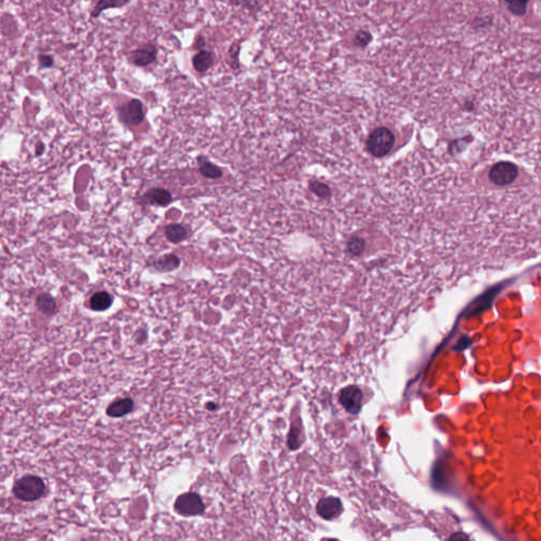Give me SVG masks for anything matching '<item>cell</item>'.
<instances>
[{
    "label": "cell",
    "instance_id": "cell-1",
    "mask_svg": "<svg viewBox=\"0 0 541 541\" xmlns=\"http://www.w3.org/2000/svg\"><path fill=\"white\" fill-rule=\"evenodd\" d=\"M46 491L45 482L36 476H26L16 481L13 487V492L19 500L35 501L41 499Z\"/></svg>",
    "mask_w": 541,
    "mask_h": 541
},
{
    "label": "cell",
    "instance_id": "cell-2",
    "mask_svg": "<svg viewBox=\"0 0 541 541\" xmlns=\"http://www.w3.org/2000/svg\"><path fill=\"white\" fill-rule=\"evenodd\" d=\"M395 142L394 134L386 127H379L373 130L367 140V149L371 156L383 158L392 149Z\"/></svg>",
    "mask_w": 541,
    "mask_h": 541
},
{
    "label": "cell",
    "instance_id": "cell-3",
    "mask_svg": "<svg viewBox=\"0 0 541 541\" xmlns=\"http://www.w3.org/2000/svg\"><path fill=\"white\" fill-rule=\"evenodd\" d=\"M518 177V169L511 162H499L491 167L488 178L492 184L498 186L510 185Z\"/></svg>",
    "mask_w": 541,
    "mask_h": 541
},
{
    "label": "cell",
    "instance_id": "cell-4",
    "mask_svg": "<svg viewBox=\"0 0 541 541\" xmlns=\"http://www.w3.org/2000/svg\"><path fill=\"white\" fill-rule=\"evenodd\" d=\"M120 120L128 126H138L145 120L143 104L140 100H131L118 108Z\"/></svg>",
    "mask_w": 541,
    "mask_h": 541
},
{
    "label": "cell",
    "instance_id": "cell-5",
    "mask_svg": "<svg viewBox=\"0 0 541 541\" xmlns=\"http://www.w3.org/2000/svg\"><path fill=\"white\" fill-rule=\"evenodd\" d=\"M174 510L180 515L196 516L204 512V504L200 496L195 492H187L178 497L174 503Z\"/></svg>",
    "mask_w": 541,
    "mask_h": 541
},
{
    "label": "cell",
    "instance_id": "cell-6",
    "mask_svg": "<svg viewBox=\"0 0 541 541\" xmlns=\"http://www.w3.org/2000/svg\"><path fill=\"white\" fill-rule=\"evenodd\" d=\"M173 200V197L169 190L164 188H151L143 197L144 204L167 206Z\"/></svg>",
    "mask_w": 541,
    "mask_h": 541
},
{
    "label": "cell",
    "instance_id": "cell-7",
    "mask_svg": "<svg viewBox=\"0 0 541 541\" xmlns=\"http://www.w3.org/2000/svg\"><path fill=\"white\" fill-rule=\"evenodd\" d=\"M157 55V48L153 45H146L133 51L132 61L138 67H146L156 60Z\"/></svg>",
    "mask_w": 541,
    "mask_h": 541
},
{
    "label": "cell",
    "instance_id": "cell-8",
    "mask_svg": "<svg viewBox=\"0 0 541 541\" xmlns=\"http://www.w3.org/2000/svg\"><path fill=\"white\" fill-rule=\"evenodd\" d=\"M341 512V502L337 498L323 499L317 504V514L325 519H332Z\"/></svg>",
    "mask_w": 541,
    "mask_h": 541
},
{
    "label": "cell",
    "instance_id": "cell-9",
    "mask_svg": "<svg viewBox=\"0 0 541 541\" xmlns=\"http://www.w3.org/2000/svg\"><path fill=\"white\" fill-rule=\"evenodd\" d=\"M341 403L345 406V408L353 413H356L361 408L362 395L360 390L356 388H348L344 390L341 394Z\"/></svg>",
    "mask_w": 541,
    "mask_h": 541
},
{
    "label": "cell",
    "instance_id": "cell-10",
    "mask_svg": "<svg viewBox=\"0 0 541 541\" xmlns=\"http://www.w3.org/2000/svg\"><path fill=\"white\" fill-rule=\"evenodd\" d=\"M133 409V401L129 397H125L118 401L113 402L108 406L107 415L111 418H121L126 416L127 413L131 412Z\"/></svg>",
    "mask_w": 541,
    "mask_h": 541
},
{
    "label": "cell",
    "instance_id": "cell-11",
    "mask_svg": "<svg viewBox=\"0 0 541 541\" xmlns=\"http://www.w3.org/2000/svg\"><path fill=\"white\" fill-rule=\"evenodd\" d=\"M197 161L199 165V170H200L203 177L208 179H219L223 176V172H222L220 167L210 162L209 159L205 156H199L197 158Z\"/></svg>",
    "mask_w": 541,
    "mask_h": 541
},
{
    "label": "cell",
    "instance_id": "cell-12",
    "mask_svg": "<svg viewBox=\"0 0 541 541\" xmlns=\"http://www.w3.org/2000/svg\"><path fill=\"white\" fill-rule=\"evenodd\" d=\"M214 58L215 56L213 52L202 50L193 57V66L197 72L204 73L212 67Z\"/></svg>",
    "mask_w": 541,
    "mask_h": 541
},
{
    "label": "cell",
    "instance_id": "cell-13",
    "mask_svg": "<svg viewBox=\"0 0 541 541\" xmlns=\"http://www.w3.org/2000/svg\"><path fill=\"white\" fill-rule=\"evenodd\" d=\"M113 298L109 293L103 291L95 293L90 299V307L93 311H105L112 305Z\"/></svg>",
    "mask_w": 541,
    "mask_h": 541
},
{
    "label": "cell",
    "instance_id": "cell-14",
    "mask_svg": "<svg viewBox=\"0 0 541 541\" xmlns=\"http://www.w3.org/2000/svg\"><path fill=\"white\" fill-rule=\"evenodd\" d=\"M165 236L170 242L180 243L187 238V230L182 224L172 223L165 227Z\"/></svg>",
    "mask_w": 541,
    "mask_h": 541
},
{
    "label": "cell",
    "instance_id": "cell-15",
    "mask_svg": "<svg viewBox=\"0 0 541 541\" xmlns=\"http://www.w3.org/2000/svg\"><path fill=\"white\" fill-rule=\"evenodd\" d=\"M129 1H122V0H100L93 7L91 12L92 18H98L99 16L106 10L109 9H115V7H121L126 4H128Z\"/></svg>",
    "mask_w": 541,
    "mask_h": 541
},
{
    "label": "cell",
    "instance_id": "cell-16",
    "mask_svg": "<svg viewBox=\"0 0 541 541\" xmlns=\"http://www.w3.org/2000/svg\"><path fill=\"white\" fill-rule=\"evenodd\" d=\"M180 266V258L176 255H166L161 258H159L155 264L154 268L157 269L160 272H169V270H173Z\"/></svg>",
    "mask_w": 541,
    "mask_h": 541
},
{
    "label": "cell",
    "instance_id": "cell-17",
    "mask_svg": "<svg viewBox=\"0 0 541 541\" xmlns=\"http://www.w3.org/2000/svg\"><path fill=\"white\" fill-rule=\"evenodd\" d=\"M36 306L46 315H52L56 311V302L49 294H43V295L38 296Z\"/></svg>",
    "mask_w": 541,
    "mask_h": 541
},
{
    "label": "cell",
    "instance_id": "cell-18",
    "mask_svg": "<svg viewBox=\"0 0 541 541\" xmlns=\"http://www.w3.org/2000/svg\"><path fill=\"white\" fill-rule=\"evenodd\" d=\"M309 188L311 189L317 197H320L322 199H328L332 194L331 188L327 184H325V183H322L316 180L310 181Z\"/></svg>",
    "mask_w": 541,
    "mask_h": 541
},
{
    "label": "cell",
    "instance_id": "cell-19",
    "mask_svg": "<svg viewBox=\"0 0 541 541\" xmlns=\"http://www.w3.org/2000/svg\"><path fill=\"white\" fill-rule=\"evenodd\" d=\"M371 41H372V35H371L370 32H368V31L357 32V34L355 35V38H354L355 45L360 46V47L368 46V44Z\"/></svg>",
    "mask_w": 541,
    "mask_h": 541
},
{
    "label": "cell",
    "instance_id": "cell-20",
    "mask_svg": "<svg viewBox=\"0 0 541 541\" xmlns=\"http://www.w3.org/2000/svg\"><path fill=\"white\" fill-rule=\"evenodd\" d=\"M364 246H365V242L363 239H360V238H353L352 240H350L348 244V249L351 253L359 254L364 250Z\"/></svg>",
    "mask_w": 541,
    "mask_h": 541
},
{
    "label": "cell",
    "instance_id": "cell-21",
    "mask_svg": "<svg viewBox=\"0 0 541 541\" xmlns=\"http://www.w3.org/2000/svg\"><path fill=\"white\" fill-rule=\"evenodd\" d=\"M38 61H39V67H41L42 69L51 68L54 65V59H53V57L51 56V55L41 54V55H39Z\"/></svg>",
    "mask_w": 541,
    "mask_h": 541
},
{
    "label": "cell",
    "instance_id": "cell-22",
    "mask_svg": "<svg viewBox=\"0 0 541 541\" xmlns=\"http://www.w3.org/2000/svg\"><path fill=\"white\" fill-rule=\"evenodd\" d=\"M507 5H508V7H510V10L513 11L514 13H516V14H523L524 11H526L527 2H523V1L508 2Z\"/></svg>",
    "mask_w": 541,
    "mask_h": 541
},
{
    "label": "cell",
    "instance_id": "cell-23",
    "mask_svg": "<svg viewBox=\"0 0 541 541\" xmlns=\"http://www.w3.org/2000/svg\"><path fill=\"white\" fill-rule=\"evenodd\" d=\"M449 541H469V538L465 534V533L458 532V533H455V534H452L450 536Z\"/></svg>",
    "mask_w": 541,
    "mask_h": 541
},
{
    "label": "cell",
    "instance_id": "cell-24",
    "mask_svg": "<svg viewBox=\"0 0 541 541\" xmlns=\"http://www.w3.org/2000/svg\"><path fill=\"white\" fill-rule=\"evenodd\" d=\"M205 39L202 35H198L197 38H196V42H195V48L197 50H199V52L203 50V48L205 47Z\"/></svg>",
    "mask_w": 541,
    "mask_h": 541
},
{
    "label": "cell",
    "instance_id": "cell-25",
    "mask_svg": "<svg viewBox=\"0 0 541 541\" xmlns=\"http://www.w3.org/2000/svg\"><path fill=\"white\" fill-rule=\"evenodd\" d=\"M44 151H45V144L42 142H39L38 144H36V146H35V155L37 157L42 156L44 154Z\"/></svg>",
    "mask_w": 541,
    "mask_h": 541
},
{
    "label": "cell",
    "instance_id": "cell-26",
    "mask_svg": "<svg viewBox=\"0 0 541 541\" xmlns=\"http://www.w3.org/2000/svg\"><path fill=\"white\" fill-rule=\"evenodd\" d=\"M206 407H208L209 410H215V409H216V405L213 404V403H212V404L210 403V404H208V406H206Z\"/></svg>",
    "mask_w": 541,
    "mask_h": 541
},
{
    "label": "cell",
    "instance_id": "cell-27",
    "mask_svg": "<svg viewBox=\"0 0 541 541\" xmlns=\"http://www.w3.org/2000/svg\"><path fill=\"white\" fill-rule=\"evenodd\" d=\"M329 541H337V540H333V539H331V540H329Z\"/></svg>",
    "mask_w": 541,
    "mask_h": 541
}]
</instances>
